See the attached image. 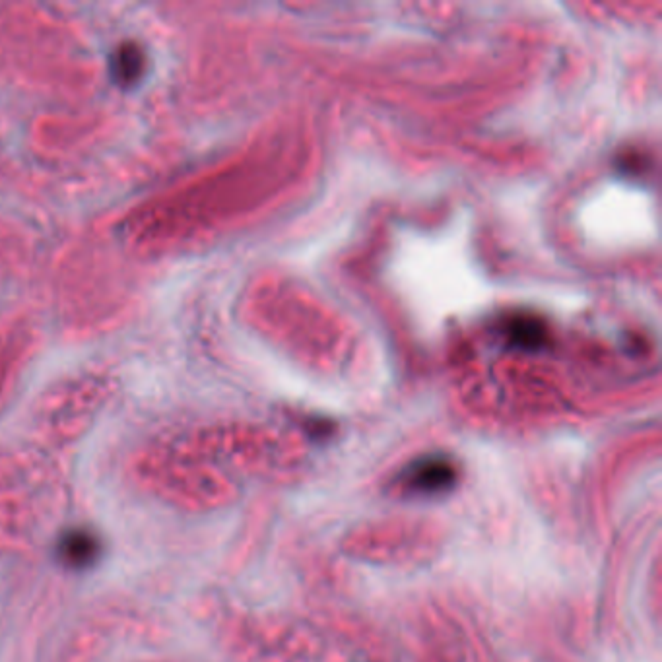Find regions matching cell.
Segmentation results:
<instances>
[{"label":"cell","mask_w":662,"mask_h":662,"mask_svg":"<svg viewBox=\"0 0 662 662\" xmlns=\"http://www.w3.org/2000/svg\"><path fill=\"white\" fill-rule=\"evenodd\" d=\"M503 331L515 346L523 350H538L548 338L546 325L540 317L532 313H517L507 317L503 323Z\"/></svg>","instance_id":"3"},{"label":"cell","mask_w":662,"mask_h":662,"mask_svg":"<svg viewBox=\"0 0 662 662\" xmlns=\"http://www.w3.org/2000/svg\"><path fill=\"white\" fill-rule=\"evenodd\" d=\"M100 554V538L90 530H67L57 544L59 560L70 569H88L98 562Z\"/></svg>","instance_id":"2"},{"label":"cell","mask_w":662,"mask_h":662,"mask_svg":"<svg viewBox=\"0 0 662 662\" xmlns=\"http://www.w3.org/2000/svg\"><path fill=\"white\" fill-rule=\"evenodd\" d=\"M457 480V470L443 457H430L412 464L402 474V488L412 494H439L449 490Z\"/></svg>","instance_id":"1"}]
</instances>
